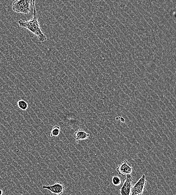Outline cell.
<instances>
[{
    "label": "cell",
    "instance_id": "obj_8",
    "mask_svg": "<svg viewBox=\"0 0 176 195\" xmlns=\"http://www.w3.org/2000/svg\"><path fill=\"white\" fill-rule=\"evenodd\" d=\"M17 104L18 107L23 111H26L28 109V103L24 100H21L18 101Z\"/></svg>",
    "mask_w": 176,
    "mask_h": 195
},
{
    "label": "cell",
    "instance_id": "obj_11",
    "mask_svg": "<svg viewBox=\"0 0 176 195\" xmlns=\"http://www.w3.org/2000/svg\"><path fill=\"white\" fill-rule=\"evenodd\" d=\"M119 118L120 120V121L121 122L123 123H124L125 122V120L124 118H123V117H119Z\"/></svg>",
    "mask_w": 176,
    "mask_h": 195
},
{
    "label": "cell",
    "instance_id": "obj_6",
    "mask_svg": "<svg viewBox=\"0 0 176 195\" xmlns=\"http://www.w3.org/2000/svg\"><path fill=\"white\" fill-rule=\"evenodd\" d=\"M42 188L43 189H47L52 193L58 195L62 194L65 190L64 186L59 182H56L55 184L51 185H43Z\"/></svg>",
    "mask_w": 176,
    "mask_h": 195
},
{
    "label": "cell",
    "instance_id": "obj_10",
    "mask_svg": "<svg viewBox=\"0 0 176 195\" xmlns=\"http://www.w3.org/2000/svg\"><path fill=\"white\" fill-rule=\"evenodd\" d=\"M112 182L115 186H118L121 184V180L119 176H114L112 179Z\"/></svg>",
    "mask_w": 176,
    "mask_h": 195
},
{
    "label": "cell",
    "instance_id": "obj_5",
    "mask_svg": "<svg viewBox=\"0 0 176 195\" xmlns=\"http://www.w3.org/2000/svg\"><path fill=\"white\" fill-rule=\"evenodd\" d=\"M128 161H124L116 168V170L119 174L121 176H125L127 175H130L133 171V168L130 166L128 164Z\"/></svg>",
    "mask_w": 176,
    "mask_h": 195
},
{
    "label": "cell",
    "instance_id": "obj_3",
    "mask_svg": "<svg viewBox=\"0 0 176 195\" xmlns=\"http://www.w3.org/2000/svg\"><path fill=\"white\" fill-rule=\"evenodd\" d=\"M147 182L146 176L143 174L138 181L132 186L131 195H141L146 189Z\"/></svg>",
    "mask_w": 176,
    "mask_h": 195
},
{
    "label": "cell",
    "instance_id": "obj_1",
    "mask_svg": "<svg viewBox=\"0 0 176 195\" xmlns=\"http://www.w3.org/2000/svg\"><path fill=\"white\" fill-rule=\"evenodd\" d=\"M34 8L33 17L30 20L23 21L19 20L18 23L20 27L27 29L32 33L37 36L40 42H43L47 40L46 36L42 31L38 21V15L35 7V1H32Z\"/></svg>",
    "mask_w": 176,
    "mask_h": 195
},
{
    "label": "cell",
    "instance_id": "obj_12",
    "mask_svg": "<svg viewBox=\"0 0 176 195\" xmlns=\"http://www.w3.org/2000/svg\"><path fill=\"white\" fill-rule=\"evenodd\" d=\"M3 191L1 189H0V195H3Z\"/></svg>",
    "mask_w": 176,
    "mask_h": 195
},
{
    "label": "cell",
    "instance_id": "obj_4",
    "mask_svg": "<svg viewBox=\"0 0 176 195\" xmlns=\"http://www.w3.org/2000/svg\"><path fill=\"white\" fill-rule=\"evenodd\" d=\"M133 182V179L131 175H126V177L123 180L122 186L119 191L121 195H130Z\"/></svg>",
    "mask_w": 176,
    "mask_h": 195
},
{
    "label": "cell",
    "instance_id": "obj_7",
    "mask_svg": "<svg viewBox=\"0 0 176 195\" xmlns=\"http://www.w3.org/2000/svg\"><path fill=\"white\" fill-rule=\"evenodd\" d=\"M89 134L87 133L84 129H79L75 132L74 137L75 139V142L78 143V141L87 139L90 137Z\"/></svg>",
    "mask_w": 176,
    "mask_h": 195
},
{
    "label": "cell",
    "instance_id": "obj_9",
    "mask_svg": "<svg viewBox=\"0 0 176 195\" xmlns=\"http://www.w3.org/2000/svg\"><path fill=\"white\" fill-rule=\"evenodd\" d=\"M60 127L59 126L55 125L53 126L50 133V137H57L60 133Z\"/></svg>",
    "mask_w": 176,
    "mask_h": 195
},
{
    "label": "cell",
    "instance_id": "obj_2",
    "mask_svg": "<svg viewBox=\"0 0 176 195\" xmlns=\"http://www.w3.org/2000/svg\"><path fill=\"white\" fill-rule=\"evenodd\" d=\"M33 1L30 0H17L12 3V9L18 13L28 15L31 11V3Z\"/></svg>",
    "mask_w": 176,
    "mask_h": 195
},
{
    "label": "cell",
    "instance_id": "obj_13",
    "mask_svg": "<svg viewBox=\"0 0 176 195\" xmlns=\"http://www.w3.org/2000/svg\"><path fill=\"white\" fill-rule=\"evenodd\" d=\"M115 120H119V117H116V118H115Z\"/></svg>",
    "mask_w": 176,
    "mask_h": 195
}]
</instances>
